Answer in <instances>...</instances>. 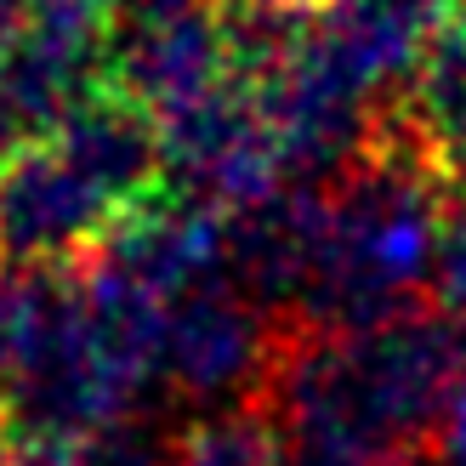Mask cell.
Instances as JSON below:
<instances>
[{"mask_svg": "<svg viewBox=\"0 0 466 466\" xmlns=\"http://www.w3.org/2000/svg\"><path fill=\"white\" fill-rule=\"evenodd\" d=\"M324 245V188H285L233 217V285L273 319H296Z\"/></svg>", "mask_w": 466, "mask_h": 466, "instance_id": "cell-8", "label": "cell"}, {"mask_svg": "<svg viewBox=\"0 0 466 466\" xmlns=\"http://www.w3.org/2000/svg\"><path fill=\"white\" fill-rule=\"evenodd\" d=\"M399 114L438 159L450 194H466V0L444 29V40L432 46V57L421 63L410 103H399Z\"/></svg>", "mask_w": 466, "mask_h": 466, "instance_id": "cell-9", "label": "cell"}, {"mask_svg": "<svg viewBox=\"0 0 466 466\" xmlns=\"http://www.w3.org/2000/svg\"><path fill=\"white\" fill-rule=\"evenodd\" d=\"M455 12L461 0H324L319 40L341 75L381 103L392 86H415Z\"/></svg>", "mask_w": 466, "mask_h": 466, "instance_id": "cell-6", "label": "cell"}, {"mask_svg": "<svg viewBox=\"0 0 466 466\" xmlns=\"http://www.w3.org/2000/svg\"><path fill=\"white\" fill-rule=\"evenodd\" d=\"M233 80L217 6L177 17H114L108 35V86L143 103L154 120L211 97Z\"/></svg>", "mask_w": 466, "mask_h": 466, "instance_id": "cell-5", "label": "cell"}, {"mask_svg": "<svg viewBox=\"0 0 466 466\" xmlns=\"http://www.w3.org/2000/svg\"><path fill=\"white\" fill-rule=\"evenodd\" d=\"M466 370V324L432 301L370 330H285L268 410L301 461L415 455Z\"/></svg>", "mask_w": 466, "mask_h": 466, "instance_id": "cell-1", "label": "cell"}, {"mask_svg": "<svg viewBox=\"0 0 466 466\" xmlns=\"http://www.w3.org/2000/svg\"><path fill=\"white\" fill-rule=\"evenodd\" d=\"M52 143L97 182V188L131 217L171 188L166 182V154H159V126L143 103H131L120 86H97L91 97L57 120Z\"/></svg>", "mask_w": 466, "mask_h": 466, "instance_id": "cell-7", "label": "cell"}, {"mask_svg": "<svg viewBox=\"0 0 466 466\" xmlns=\"http://www.w3.org/2000/svg\"><path fill=\"white\" fill-rule=\"evenodd\" d=\"M450 182L399 108H381L376 143L336 188H324V245L296 330H370L421 308L438 268Z\"/></svg>", "mask_w": 466, "mask_h": 466, "instance_id": "cell-2", "label": "cell"}, {"mask_svg": "<svg viewBox=\"0 0 466 466\" xmlns=\"http://www.w3.org/2000/svg\"><path fill=\"white\" fill-rule=\"evenodd\" d=\"M432 444H438V461H444V466H466V370H461V381L450 392L444 415H438Z\"/></svg>", "mask_w": 466, "mask_h": 466, "instance_id": "cell-13", "label": "cell"}, {"mask_svg": "<svg viewBox=\"0 0 466 466\" xmlns=\"http://www.w3.org/2000/svg\"><path fill=\"white\" fill-rule=\"evenodd\" d=\"M23 353V273H0V392H12Z\"/></svg>", "mask_w": 466, "mask_h": 466, "instance_id": "cell-12", "label": "cell"}, {"mask_svg": "<svg viewBox=\"0 0 466 466\" xmlns=\"http://www.w3.org/2000/svg\"><path fill=\"white\" fill-rule=\"evenodd\" d=\"M285 319H273L262 301H250L233 279L188 290L171 308L166 336V381L194 404L233 410L262 404L273 364L285 353Z\"/></svg>", "mask_w": 466, "mask_h": 466, "instance_id": "cell-3", "label": "cell"}, {"mask_svg": "<svg viewBox=\"0 0 466 466\" xmlns=\"http://www.w3.org/2000/svg\"><path fill=\"white\" fill-rule=\"evenodd\" d=\"M126 211L68 159L52 137L23 143L0 166V256L17 273L86 262Z\"/></svg>", "mask_w": 466, "mask_h": 466, "instance_id": "cell-4", "label": "cell"}, {"mask_svg": "<svg viewBox=\"0 0 466 466\" xmlns=\"http://www.w3.org/2000/svg\"><path fill=\"white\" fill-rule=\"evenodd\" d=\"M432 308L466 324V194H450V211H444L438 268H432Z\"/></svg>", "mask_w": 466, "mask_h": 466, "instance_id": "cell-11", "label": "cell"}, {"mask_svg": "<svg viewBox=\"0 0 466 466\" xmlns=\"http://www.w3.org/2000/svg\"><path fill=\"white\" fill-rule=\"evenodd\" d=\"M166 466H290V432L268 404L211 410L166 444Z\"/></svg>", "mask_w": 466, "mask_h": 466, "instance_id": "cell-10", "label": "cell"}, {"mask_svg": "<svg viewBox=\"0 0 466 466\" xmlns=\"http://www.w3.org/2000/svg\"><path fill=\"white\" fill-rule=\"evenodd\" d=\"M296 466H415L410 455H364V461H296Z\"/></svg>", "mask_w": 466, "mask_h": 466, "instance_id": "cell-14", "label": "cell"}]
</instances>
